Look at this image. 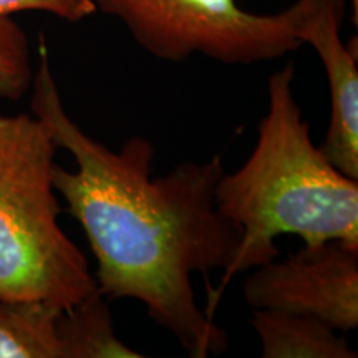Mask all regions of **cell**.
<instances>
[{
    "label": "cell",
    "mask_w": 358,
    "mask_h": 358,
    "mask_svg": "<svg viewBox=\"0 0 358 358\" xmlns=\"http://www.w3.org/2000/svg\"><path fill=\"white\" fill-rule=\"evenodd\" d=\"M30 88L32 115L77 163V171L55 164L53 186L85 231L100 294L141 302L192 358L226 352L229 337L192 289V274L206 279L214 268L224 271L241 243L239 227L216 208L222 156L187 161L153 178L150 140L129 138L113 151L92 138L66 113L43 37Z\"/></svg>",
    "instance_id": "1"
},
{
    "label": "cell",
    "mask_w": 358,
    "mask_h": 358,
    "mask_svg": "<svg viewBox=\"0 0 358 358\" xmlns=\"http://www.w3.org/2000/svg\"><path fill=\"white\" fill-rule=\"evenodd\" d=\"M294 65L268 77V106L248 161L216 186V208L241 229L232 262L209 292L214 317L227 284L241 272L279 259L275 237L299 236L306 245L340 241L358 248V181L338 171L310 138L292 92Z\"/></svg>",
    "instance_id": "2"
},
{
    "label": "cell",
    "mask_w": 358,
    "mask_h": 358,
    "mask_svg": "<svg viewBox=\"0 0 358 358\" xmlns=\"http://www.w3.org/2000/svg\"><path fill=\"white\" fill-rule=\"evenodd\" d=\"M55 151L35 115H0V299L66 310L98 287L58 222Z\"/></svg>",
    "instance_id": "3"
},
{
    "label": "cell",
    "mask_w": 358,
    "mask_h": 358,
    "mask_svg": "<svg viewBox=\"0 0 358 358\" xmlns=\"http://www.w3.org/2000/svg\"><path fill=\"white\" fill-rule=\"evenodd\" d=\"M96 10L127 27L143 50L182 64L204 55L226 65L277 60L302 47L297 38L306 0L277 13L244 10L237 0H93Z\"/></svg>",
    "instance_id": "4"
},
{
    "label": "cell",
    "mask_w": 358,
    "mask_h": 358,
    "mask_svg": "<svg viewBox=\"0 0 358 358\" xmlns=\"http://www.w3.org/2000/svg\"><path fill=\"white\" fill-rule=\"evenodd\" d=\"M250 271L243 285L250 308L312 315L338 332L358 327V248L325 241Z\"/></svg>",
    "instance_id": "5"
},
{
    "label": "cell",
    "mask_w": 358,
    "mask_h": 358,
    "mask_svg": "<svg viewBox=\"0 0 358 358\" xmlns=\"http://www.w3.org/2000/svg\"><path fill=\"white\" fill-rule=\"evenodd\" d=\"M345 0H306L297 38L310 45L324 65L330 87V122L320 150L338 171L358 181L357 40L340 37Z\"/></svg>",
    "instance_id": "6"
},
{
    "label": "cell",
    "mask_w": 358,
    "mask_h": 358,
    "mask_svg": "<svg viewBox=\"0 0 358 358\" xmlns=\"http://www.w3.org/2000/svg\"><path fill=\"white\" fill-rule=\"evenodd\" d=\"M250 324L262 358H357L347 338L317 317L252 308Z\"/></svg>",
    "instance_id": "7"
},
{
    "label": "cell",
    "mask_w": 358,
    "mask_h": 358,
    "mask_svg": "<svg viewBox=\"0 0 358 358\" xmlns=\"http://www.w3.org/2000/svg\"><path fill=\"white\" fill-rule=\"evenodd\" d=\"M64 358H140L115 332L108 299L100 290L66 308L58 319Z\"/></svg>",
    "instance_id": "8"
},
{
    "label": "cell",
    "mask_w": 358,
    "mask_h": 358,
    "mask_svg": "<svg viewBox=\"0 0 358 358\" xmlns=\"http://www.w3.org/2000/svg\"><path fill=\"white\" fill-rule=\"evenodd\" d=\"M62 312L47 302L0 299V358H64Z\"/></svg>",
    "instance_id": "9"
},
{
    "label": "cell",
    "mask_w": 358,
    "mask_h": 358,
    "mask_svg": "<svg viewBox=\"0 0 358 358\" xmlns=\"http://www.w3.org/2000/svg\"><path fill=\"white\" fill-rule=\"evenodd\" d=\"M29 38L10 17L0 19V98L17 101L32 87Z\"/></svg>",
    "instance_id": "10"
},
{
    "label": "cell",
    "mask_w": 358,
    "mask_h": 358,
    "mask_svg": "<svg viewBox=\"0 0 358 358\" xmlns=\"http://www.w3.org/2000/svg\"><path fill=\"white\" fill-rule=\"evenodd\" d=\"M25 10L50 13L70 24H77L98 12L93 0H0V19Z\"/></svg>",
    "instance_id": "11"
},
{
    "label": "cell",
    "mask_w": 358,
    "mask_h": 358,
    "mask_svg": "<svg viewBox=\"0 0 358 358\" xmlns=\"http://www.w3.org/2000/svg\"><path fill=\"white\" fill-rule=\"evenodd\" d=\"M352 2V22L353 25H358V0H350Z\"/></svg>",
    "instance_id": "12"
}]
</instances>
